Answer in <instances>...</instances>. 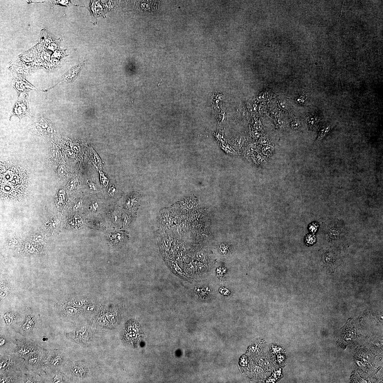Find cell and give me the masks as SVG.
Here are the masks:
<instances>
[{
	"label": "cell",
	"mask_w": 383,
	"mask_h": 383,
	"mask_svg": "<svg viewBox=\"0 0 383 383\" xmlns=\"http://www.w3.org/2000/svg\"><path fill=\"white\" fill-rule=\"evenodd\" d=\"M13 347L15 353L19 357L25 359L41 349L35 342L26 340L14 342Z\"/></svg>",
	"instance_id": "6da1fadb"
},
{
	"label": "cell",
	"mask_w": 383,
	"mask_h": 383,
	"mask_svg": "<svg viewBox=\"0 0 383 383\" xmlns=\"http://www.w3.org/2000/svg\"><path fill=\"white\" fill-rule=\"evenodd\" d=\"M48 352L46 350H40L33 353L25 359V364L29 369L38 372L44 369V363Z\"/></svg>",
	"instance_id": "7a4b0ae2"
},
{
	"label": "cell",
	"mask_w": 383,
	"mask_h": 383,
	"mask_svg": "<svg viewBox=\"0 0 383 383\" xmlns=\"http://www.w3.org/2000/svg\"><path fill=\"white\" fill-rule=\"evenodd\" d=\"M64 357L61 351H51L46 356L44 368L52 370H56L64 364Z\"/></svg>",
	"instance_id": "3957f363"
},
{
	"label": "cell",
	"mask_w": 383,
	"mask_h": 383,
	"mask_svg": "<svg viewBox=\"0 0 383 383\" xmlns=\"http://www.w3.org/2000/svg\"><path fill=\"white\" fill-rule=\"evenodd\" d=\"M13 116L18 117L20 121L23 117L25 116H28L30 117L34 116L30 112L27 94L24 93L22 98H19L15 103L11 113L10 119Z\"/></svg>",
	"instance_id": "277c9868"
},
{
	"label": "cell",
	"mask_w": 383,
	"mask_h": 383,
	"mask_svg": "<svg viewBox=\"0 0 383 383\" xmlns=\"http://www.w3.org/2000/svg\"><path fill=\"white\" fill-rule=\"evenodd\" d=\"M15 356H7L1 357V374L14 373L17 372L18 361Z\"/></svg>",
	"instance_id": "5b68a950"
},
{
	"label": "cell",
	"mask_w": 383,
	"mask_h": 383,
	"mask_svg": "<svg viewBox=\"0 0 383 383\" xmlns=\"http://www.w3.org/2000/svg\"><path fill=\"white\" fill-rule=\"evenodd\" d=\"M87 61V60H85L79 65L72 67L66 73L62 76L59 82L55 86L59 83H67L73 82L76 78L79 77L81 69L86 64Z\"/></svg>",
	"instance_id": "8992f818"
},
{
	"label": "cell",
	"mask_w": 383,
	"mask_h": 383,
	"mask_svg": "<svg viewBox=\"0 0 383 383\" xmlns=\"http://www.w3.org/2000/svg\"><path fill=\"white\" fill-rule=\"evenodd\" d=\"M12 86L15 88L19 97L21 93L31 90H40L31 85L25 79L19 76H14Z\"/></svg>",
	"instance_id": "52a82bcc"
},
{
	"label": "cell",
	"mask_w": 383,
	"mask_h": 383,
	"mask_svg": "<svg viewBox=\"0 0 383 383\" xmlns=\"http://www.w3.org/2000/svg\"><path fill=\"white\" fill-rule=\"evenodd\" d=\"M68 371L69 374H71L74 377L79 378L83 377L85 376L86 371V369L80 363H74L69 364Z\"/></svg>",
	"instance_id": "ba28073f"
},
{
	"label": "cell",
	"mask_w": 383,
	"mask_h": 383,
	"mask_svg": "<svg viewBox=\"0 0 383 383\" xmlns=\"http://www.w3.org/2000/svg\"><path fill=\"white\" fill-rule=\"evenodd\" d=\"M127 235L124 232H119L115 234H112L109 236V239L111 242L113 244H124L126 241Z\"/></svg>",
	"instance_id": "9c48e42d"
},
{
	"label": "cell",
	"mask_w": 383,
	"mask_h": 383,
	"mask_svg": "<svg viewBox=\"0 0 383 383\" xmlns=\"http://www.w3.org/2000/svg\"><path fill=\"white\" fill-rule=\"evenodd\" d=\"M16 372L4 374H1L0 383L18 382V378Z\"/></svg>",
	"instance_id": "30bf717a"
},
{
	"label": "cell",
	"mask_w": 383,
	"mask_h": 383,
	"mask_svg": "<svg viewBox=\"0 0 383 383\" xmlns=\"http://www.w3.org/2000/svg\"><path fill=\"white\" fill-rule=\"evenodd\" d=\"M332 128V126L330 124L322 126L319 131L317 141L320 142L322 141L329 134Z\"/></svg>",
	"instance_id": "8fae6325"
},
{
	"label": "cell",
	"mask_w": 383,
	"mask_h": 383,
	"mask_svg": "<svg viewBox=\"0 0 383 383\" xmlns=\"http://www.w3.org/2000/svg\"><path fill=\"white\" fill-rule=\"evenodd\" d=\"M50 382L54 383L68 382L64 374L59 371L57 372L55 376L51 379Z\"/></svg>",
	"instance_id": "7c38bea8"
},
{
	"label": "cell",
	"mask_w": 383,
	"mask_h": 383,
	"mask_svg": "<svg viewBox=\"0 0 383 383\" xmlns=\"http://www.w3.org/2000/svg\"><path fill=\"white\" fill-rule=\"evenodd\" d=\"M23 381V382L24 383H40L43 382V381L41 380L40 377L38 375L28 374L25 376Z\"/></svg>",
	"instance_id": "4fadbf2b"
},
{
	"label": "cell",
	"mask_w": 383,
	"mask_h": 383,
	"mask_svg": "<svg viewBox=\"0 0 383 383\" xmlns=\"http://www.w3.org/2000/svg\"><path fill=\"white\" fill-rule=\"evenodd\" d=\"M245 140V138L242 137H236L232 142V145L235 148L239 149L244 144Z\"/></svg>",
	"instance_id": "5bb4252c"
},
{
	"label": "cell",
	"mask_w": 383,
	"mask_h": 383,
	"mask_svg": "<svg viewBox=\"0 0 383 383\" xmlns=\"http://www.w3.org/2000/svg\"><path fill=\"white\" fill-rule=\"evenodd\" d=\"M12 341L10 342V340H9V338L5 336L4 335H1L0 337V347H1V350L3 348H4V347L6 345H9V343H12Z\"/></svg>",
	"instance_id": "9a60e30c"
},
{
	"label": "cell",
	"mask_w": 383,
	"mask_h": 383,
	"mask_svg": "<svg viewBox=\"0 0 383 383\" xmlns=\"http://www.w3.org/2000/svg\"><path fill=\"white\" fill-rule=\"evenodd\" d=\"M274 150V147L271 145H268L267 146L264 147L262 149V151L264 155H269L272 153Z\"/></svg>",
	"instance_id": "2e32d148"
},
{
	"label": "cell",
	"mask_w": 383,
	"mask_h": 383,
	"mask_svg": "<svg viewBox=\"0 0 383 383\" xmlns=\"http://www.w3.org/2000/svg\"><path fill=\"white\" fill-rule=\"evenodd\" d=\"M272 94L271 93V91L267 90V91H265L260 94L259 97V98H262L261 100H264V99H268L271 97H272Z\"/></svg>",
	"instance_id": "e0dca14e"
},
{
	"label": "cell",
	"mask_w": 383,
	"mask_h": 383,
	"mask_svg": "<svg viewBox=\"0 0 383 383\" xmlns=\"http://www.w3.org/2000/svg\"><path fill=\"white\" fill-rule=\"evenodd\" d=\"M259 143L262 145H269L270 144V141L267 137H263L260 138Z\"/></svg>",
	"instance_id": "ac0fdd59"
},
{
	"label": "cell",
	"mask_w": 383,
	"mask_h": 383,
	"mask_svg": "<svg viewBox=\"0 0 383 383\" xmlns=\"http://www.w3.org/2000/svg\"><path fill=\"white\" fill-rule=\"evenodd\" d=\"M306 241L309 244H313L315 241V236L313 235H309L306 238Z\"/></svg>",
	"instance_id": "d6986e66"
},
{
	"label": "cell",
	"mask_w": 383,
	"mask_h": 383,
	"mask_svg": "<svg viewBox=\"0 0 383 383\" xmlns=\"http://www.w3.org/2000/svg\"><path fill=\"white\" fill-rule=\"evenodd\" d=\"M278 106L283 109H288V104L286 101L284 100H280L278 103Z\"/></svg>",
	"instance_id": "ffe728a7"
},
{
	"label": "cell",
	"mask_w": 383,
	"mask_h": 383,
	"mask_svg": "<svg viewBox=\"0 0 383 383\" xmlns=\"http://www.w3.org/2000/svg\"><path fill=\"white\" fill-rule=\"evenodd\" d=\"M301 122L298 120H295L293 121L291 123V127L292 129H296L299 128L301 126Z\"/></svg>",
	"instance_id": "44dd1931"
},
{
	"label": "cell",
	"mask_w": 383,
	"mask_h": 383,
	"mask_svg": "<svg viewBox=\"0 0 383 383\" xmlns=\"http://www.w3.org/2000/svg\"><path fill=\"white\" fill-rule=\"evenodd\" d=\"M65 171V168L63 165L60 166L58 169V173L60 176H63L64 174Z\"/></svg>",
	"instance_id": "7402d4cb"
},
{
	"label": "cell",
	"mask_w": 383,
	"mask_h": 383,
	"mask_svg": "<svg viewBox=\"0 0 383 383\" xmlns=\"http://www.w3.org/2000/svg\"><path fill=\"white\" fill-rule=\"evenodd\" d=\"M306 96L305 95H301L300 96L298 97L297 99V102L301 103H303L306 102Z\"/></svg>",
	"instance_id": "603a6c76"
},
{
	"label": "cell",
	"mask_w": 383,
	"mask_h": 383,
	"mask_svg": "<svg viewBox=\"0 0 383 383\" xmlns=\"http://www.w3.org/2000/svg\"><path fill=\"white\" fill-rule=\"evenodd\" d=\"M317 225H316V224H314L313 225H312L311 227H310V229L311 231L313 232H314L316 231V230H317Z\"/></svg>",
	"instance_id": "cb8c5ba5"
},
{
	"label": "cell",
	"mask_w": 383,
	"mask_h": 383,
	"mask_svg": "<svg viewBox=\"0 0 383 383\" xmlns=\"http://www.w3.org/2000/svg\"><path fill=\"white\" fill-rule=\"evenodd\" d=\"M74 184V180H72L70 181H69V183L68 185V188H69V189H71V188H72V187H71V186H72H72H73Z\"/></svg>",
	"instance_id": "d4e9b609"
},
{
	"label": "cell",
	"mask_w": 383,
	"mask_h": 383,
	"mask_svg": "<svg viewBox=\"0 0 383 383\" xmlns=\"http://www.w3.org/2000/svg\"><path fill=\"white\" fill-rule=\"evenodd\" d=\"M253 136L255 138H259V137L260 134L258 132H254Z\"/></svg>",
	"instance_id": "484cf974"
},
{
	"label": "cell",
	"mask_w": 383,
	"mask_h": 383,
	"mask_svg": "<svg viewBox=\"0 0 383 383\" xmlns=\"http://www.w3.org/2000/svg\"><path fill=\"white\" fill-rule=\"evenodd\" d=\"M47 338L46 337H43L42 338V340L44 342V341H47Z\"/></svg>",
	"instance_id": "4316f807"
}]
</instances>
